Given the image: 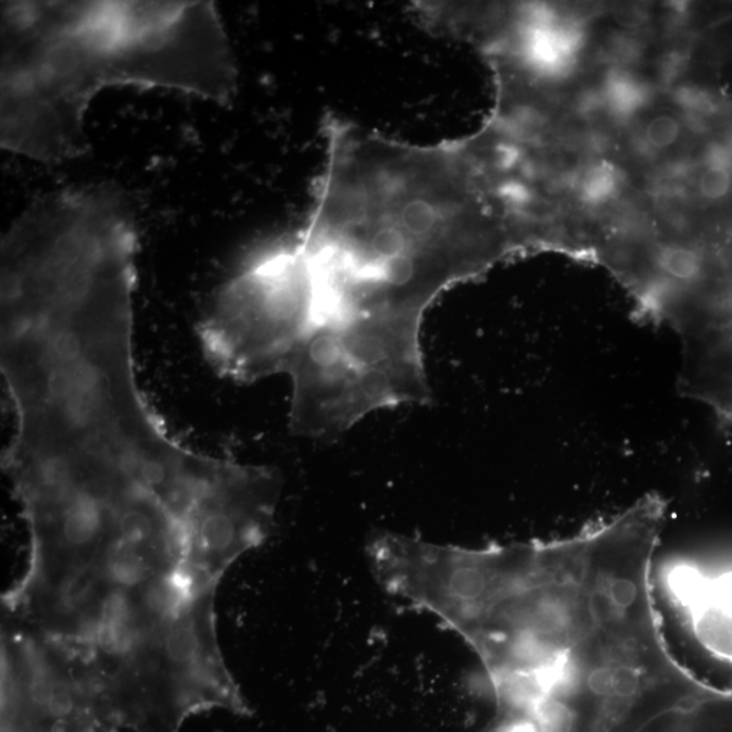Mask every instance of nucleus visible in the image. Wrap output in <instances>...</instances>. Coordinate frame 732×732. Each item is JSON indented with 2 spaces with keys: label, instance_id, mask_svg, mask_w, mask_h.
<instances>
[{
  "label": "nucleus",
  "instance_id": "1",
  "mask_svg": "<svg viewBox=\"0 0 732 732\" xmlns=\"http://www.w3.org/2000/svg\"><path fill=\"white\" fill-rule=\"evenodd\" d=\"M27 531L2 643L116 729L181 732L251 709L217 635V590L275 528L277 469L97 444L9 477Z\"/></svg>",
  "mask_w": 732,
  "mask_h": 732
},
{
  "label": "nucleus",
  "instance_id": "2",
  "mask_svg": "<svg viewBox=\"0 0 732 732\" xmlns=\"http://www.w3.org/2000/svg\"><path fill=\"white\" fill-rule=\"evenodd\" d=\"M237 59L212 2H3L0 144L46 165L86 154V114L109 87L184 92L217 105Z\"/></svg>",
  "mask_w": 732,
  "mask_h": 732
},
{
  "label": "nucleus",
  "instance_id": "3",
  "mask_svg": "<svg viewBox=\"0 0 732 732\" xmlns=\"http://www.w3.org/2000/svg\"><path fill=\"white\" fill-rule=\"evenodd\" d=\"M313 277L296 239L251 258L224 283L202 319V352L239 382L289 375L313 336Z\"/></svg>",
  "mask_w": 732,
  "mask_h": 732
},
{
  "label": "nucleus",
  "instance_id": "4",
  "mask_svg": "<svg viewBox=\"0 0 732 732\" xmlns=\"http://www.w3.org/2000/svg\"><path fill=\"white\" fill-rule=\"evenodd\" d=\"M665 584L701 646L732 664V563H676Z\"/></svg>",
  "mask_w": 732,
  "mask_h": 732
},
{
  "label": "nucleus",
  "instance_id": "5",
  "mask_svg": "<svg viewBox=\"0 0 732 732\" xmlns=\"http://www.w3.org/2000/svg\"><path fill=\"white\" fill-rule=\"evenodd\" d=\"M2 732H118L113 725L86 714H49L9 725Z\"/></svg>",
  "mask_w": 732,
  "mask_h": 732
},
{
  "label": "nucleus",
  "instance_id": "6",
  "mask_svg": "<svg viewBox=\"0 0 732 732\" xmlns=\"http://www.w3.org/2000/svg\"><path fill=\"white\" fill-rule=\"evenodd\" d=\"M680 124L670 116L655 117L646 128L648 143L657 149H668L680 136Z\"/></svg>",
  "mask_w": 732,
  "mask_h": 732
},
{
  "label": "nucleus",
  "instance_id": "7",
  "mask_svg": "<svg viewBox=\"0 0 732 732\" xmlns=\"http://www.w3.org/2000/svg\"><path fill=\"white\" fill-rule=\"evenodd\" d=\"M732 185L731 174L728 168L714 166L703 174L701 191L707 200H722L730 193Z\"/></svg>",
  "mask_w": 732,
  "mask_h": 732
}]
</instances>
